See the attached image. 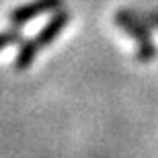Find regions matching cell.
I'll return each instance as SVG.
<instances>
[{"label":"cell","instance_id":"5","mask_svg":"<svg viewBox=\"0 0 158 158\" xmlns=\"http://www.w3.org/2000/svg\"><path fill=\"white\" fill-rule=\"evenodd\" d=\"M144 17H146V21L152 25V27H156V29H158V10H150L148 15H144Z\"/></svg>","mask_w":158,"mask_h":158},{"label":"cell","instance_id":"1","mask_svg":"<svg viewBox=\"0 0 158 158\" xmlns=\"http://www.w3.org/2000/svg\"><path fill=\"white\" fill-rule=\"evenodd\" d=\"M68 23H70V12L68 10H56L53 17L41 27V31H37L29 41H23V43H21V49H19L17 58H15V68H17L19 72L27 70V68L33 64V60H35L37 53H39L43 47L52 45L53 41L60 37V33L66 29Z\"/></svg>","mask_w":158,"mask_h":158},{"label":"cell","instance_id":"2","mask_svg":"<svg viewBox=\"0 0 158 158\" xmlns=\"http://www.w3.org/2000/svg\"><path fill=\"white\" fill-rule=\"evenodd\" d=\"M115 25L119 29H123L131 39L138 43V53L135 58L140 62H152L158 53L156 43L150 37V27L152 25L146 21L144 15H138L134 10H127V8H121V10L115 12Z\"/></svg>","mask_w":158,"mask_h":158},{"label":"cell","instance_id":"4","mask_svg":"<svg viewBox=\"0 0 158 158\" xmlns=\"http://www.w3.org/2000/svg\"><path fill=\"white\" fill-rule=\"evenodd\" d=\"M23 41V35H21V31L19 29H10V31H2L0 33V52L6 49V47L10 45H17Z\"/></svg>","mask_w":158,"mask_h":158},{"label":"cell","instance_id":"3","mask_svg":"<svg viewBox=\"0 0 158 158\" xmlns=\"http://www.w3.org/2000/svg\"><path fill=\"white\" fill-rule=\"evenodd\" d=\"M62 4H64V0H31L27 4H19L17 8H12L8 12V19L15 27H21V25L31 23L33 19L41 17V15L60 10Z\"/></svg>","mask_w":158,"mask_h":158}]
</instances>
